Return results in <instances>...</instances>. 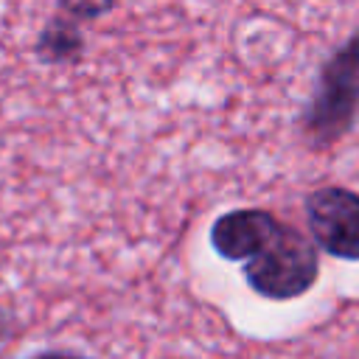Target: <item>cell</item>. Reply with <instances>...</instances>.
<instances>
[{"instance_id": "cell-1", "label": "cell", "mask_w": 359, "mask_h": 359, "mask_svg": "<svg viewBox=\"0 0 359 359\" xmlns=\"http://www.w3.org/2000/svg\"><path fill=\"white\" fill-rule=\"evenodd\" d=\"M359 107V31L323 65L317 93L303 112V132L311 146L337 143L353 123Z\"/></svg>"}, {"instance_id": "cell-2", "label": "cell", "mask_w": 359, "mask_h": 359, "mask_svg": "<svg viewBox=\"0 0 359 359\" xmlns=\"http://www.w3.org/2000/svg\"><path fill=\"white\" fill-rule=\"evenodd\" d=\"M320 275V258L314 244L286 222L278 233L244 261V278L250 289L266 300H292L306 294Z\"/></svg>"}, {"instance_id": "cell-3", "label": "cell", "mask_w": 359, "mask_h": 359, "mask_svg": "<svg viewBox=\"0 0 359 359\" xmlns=\"http://www.w3.org/2000/svg\"><path fill=\"white\" fill-rule=\"evenodd\" d=\"M306 219L314 241L334 258L359 261V194L325 185L306 196Z\"/></svg>"}, {"instance_id": "cell-4", "label": "cell", "mask_w": 359, "mask_h": 359, "mask_svg": "<svg viewBox=\"0 0 359 359\" xmlns=\"http://www.w3.org/2000/svg\"><path fill=\"white\" fill-rule=\"evenodd\" d=\"M280 222L261 208H238L222 213L210 227L213 250L227 261H250L275 233Z\"/></svg>"}, {"instance_id": "cell-5", "label": "cell", "mask_w": 359, "mask_h": 359, "mask_svg": "<svg viewBox=\"0 0 359 359\" xmlns=\"http://www.w3.org/2000/svg\"><path fill=\"white\" fill-rule=\"evenodd\" d=\"M81 50V36L73 25H67L65 20H53L42 39H39V53L50 62H67V59H76Z\"/></svg>"}, {"instance_id": "cell-6", "label": "cell", "mask_w": 359, "mask_h": 359, "mask_svg": "<svg viewBox=\"0 0 359 359\" xmlns=\"http://www.w3.org/2000/svg\"><path fill=\"white\" fill-rule=\"evenodd\" d=\"M59 3L76 20H95L115 6V0H59Z\"/></svg>"}, {"instance_id": "cell-7", "label": "cell", "mask_w": 359, "mask_h": 359, "mask_svg": "<svg viewBox=\"0 0 359 359\" xmlns=\"http://www.w3.org/2000/svg\"><path fill=\"white\" fill-rule=\"evenodd\" d=\"M34 359H84V356H76V353H62V351H48V353H39Z\"/></svg>"}]
</instances>
